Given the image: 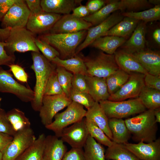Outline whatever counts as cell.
<instances>
[{"mask_svg": "<svg viewBox=\"0 0 160 160\" xmlns=\"http://www.w3.org/2000/svg\"><path fill=\"white\" fill-rule=\"evenodd\" d=\"M10 28H0V41L5 42L11 30Z\"/></svg>", "mask_w": 160, "mask_h": 160, "instance_id": "11a10c76", "label": "cell"}, {"mask_svg": "<svg viewBox=\"0 0 160 160\" xmlns=\"http://www.w3.org/2000/svg\"><path fill=\"white\" fill-rule=\"evenodd\" d=\"M0 92L11 93L24 102H31L34 92L30 88L20 84L15 80L8 71L0 66Z\"/></svg>", "mask_w": 160, "mask_h": 160, "instance_id": "9c48e42d", "label": "cell"}, {"mask_svg": "<svg viewBox=\"0 0 160 160\" xmlns=\"http://www.w3.org/2000/svg\"><path fill=\"white\" fill-rule=\"evenodd\" d=\"M140 160H160V138L149 143L141 141L137 143L123 144Z\"/></svg>", "mask_w": 160, "mask_h": 160, "instance_id": "2e32d148", "label": "cell"}, {"mask_svg": "<svg viewBox=\"0 0 160 160\" xmlns=\"http://www.w3.org/2000/svg\"><path fill=\"white\" fill-rule=\"evenodd\" d=\"M146 23L139 21L130 38L121 46V49L132 54L145 49Z\"/></svg>", "mask_w": 160, "mask_h": 160, "instance_id": "ac0fdd59", "label": "cell"}, {"mask_svg": "<svg viewBox=\"0 0 160 160\" xmlns=\"http://www.w3.org/2000/svg\"><path fill=\"white\" fill-rule=\"evenodd\" d=\"M80 0H41V5L44 12L57 14H70L76 6L80 5Z\"/></svg>", "mask_w": 160, "mask_h": 160, "instance_id": "7402d4cb", "label": "cell"}, {"mask_svg": "<svg viewBox=\"0 0 160 160\" xmlns=\"http://www.w3.org/2000/svg\"><path fill=\"white\" fill-rule=\"evenodd\" d=\"M3 153L0 150V160H2Z\"/></svg>", "mask_w": 160, "mask_h": 160, "instance_id": "91938a15", "label": "cell"}, {"mask_svg": "<svg viewBox=\"0 0 160 160\" xmlns=\"http://www.w3.org/2000/svg\"><path fill=\"white\" fill-rule=\"evenodd\" d=\"M116 62L120 69L130 74L137 73L145 75L148 72L132 54L121 49L114 54Z\"/></svg>", "mask_w": 160, "mask_h": 160, "instance_id": "ffe728a7", "label": "cell"}, {"mask_svg": "<svg viewBox=\"0 0 160 160\" xmlns=\"http://www.w3.org/2000/svg\"><path fill=\"white\" fill-rule=\"evenodd\" d=\"M72 12V15L81 18H83L90 14L86 6L81 5L74 8Z\"/></svg>", "mask_w": 160, "mask_h": 160, "instance_id": "f5cc1de1", "label": "cell"}, {"mask_svg": "<svg viewBox=\"0 0 160 160\" xmlns=\"http://www.w3.org/2000/svg\"><path fill=\"white\" fill-rule=\"evenodd\" d=\"M0 132L13 136L16 132L8 120L7 113L0 108Z\"/></svg>", "mask_w": 160, "mask_h": 160, "instance_id": "7bdbcfd3", "label": "cell"}, {"mask_svg": "<svg viewBox=\"0 0 160 160\" xmlns=\"http://www.w3.org/2000/svg\"><path fill=\"white\" fill-rule=\"evenodd\" d=\"M69 98L72 101L81 105L87 109L92 106L95 102L89 93L81 92L72 88Z\"/></svg>", "mask_w": 160, "mask_h": 160, "instance_id": "ab89813d", "label": "cell"}, {"mask_svg": "<svg viewBox=\"0 0 160 160\" xmlns=\"http://www.w3.org/2000/svg\"><path fill=\"white\" fill-rule=\"evenodd\" d=\"M62 160H86L82 148H72L65 154Z\"/></svg>", "mask_w": 160, "mask_h": 160, "instance_id": "c3c4849f", "label": "cell"}, {"mask_svg": "<svg viewBox=\"0 0 160 160\" xmlns=\"http://www.w3.org/2000/svg\"><path fill=\"white\" fill-rule=\"evenodd\" d=\"M3 152L2 160H16L36 139L30 127L17 132Z\"/></svg>", "mask_w": 160, "mask_h": 160, "instance_id": "ba28073f", "label": "cell"}, {"mask_svg": "<svg viewBox=\"0 0 160 160\" xmlns=\"http://www.w3.org/2000/svg\"><path fill=\"white\" fill-rule=\"evenodd\" d=\"M72 102L65 94L44 96L39 111L41 121L45 127L51 123L55 115Z\"/></svg>", "mask_w": 160, "mask_h": 160, "instance_id": "30bf717a", "label": "cell"}, {"mask_svg": "<svg viewBox=\"0 0 160 160\" xmlns=\"http://www.w3.org/2000/svg\"><path fill=\"white\" fill-rule=\"evenodd\" d=\"M72 88L77 91L88 93L85 76L80 74H73L72 82Z\"/></svg>", "mask_w": 160, "mask_h": 160, "instance_id": "ee69618b", "label": "cell"}, {"mask_svg": "<svg viewBox=\"0 0 160 160\" xmlns=\"http://www.w3.org/2000/svg\"><path fill=\"white\" fill-rule=\"evenodd\" d=\"M31 14L25 0H17L2 20V28H25Z\"/></svg>", "mask_w": 160, "mask_h": 160, "instance_id": "8fae6325", "label": "cell"}, {"mask_svg": "<svg viewBox=\"0 0 160 160\" xmlns=\"http://www.w3.org/2000/svg\"><path fill=\"white\" fill-rule=\"evenodd\" d=\"M83 147L86 160H105L103 146L89 135Z\"/></svg>", "mask_w": 160, "mask_h": 160, "instance_id": "1f68e13d", "label": "cell"}, {"mask_svg": "<svg viewBox=\"0 0 160 160\" xmlns=\"http://www.w3.org/2000/svg\"><path fill=\"white\" fill-rule=\"evenodd\" d=\"M57 66L62 67L73 74L87 75V70L84 61L78 55L71 58L62 59L59 57L54 59L51 62Z\"/></svg>", "mask_w": 160, "mask_h": 160, "instance_id": "f1b7e54d", "label": "cell"}, {"mask_svg": "<svg viewBox=\"0 0 160 160\" xmlns=\"http://www.w3.org/2000/svg\"><path fill=\"white\" fill-rule=\"evenodd\" d=\"M89 135L97 142L108 147L111 146L113 142L104 132L93 122L86 119Z\"/></svg>", "mask_w": 160, "mask_h": 160, "instance_id": "74e56055", "label": "cell"}, {"mask_svg": "<svg viewBox=\"0 0 160 160\" xmlns=\"http://www.w3.org/2000/svg\"><path fill=\"white\" fill-rule=\"evenodd\" d=\"M67 150L61 139L48 135L46 137L42 160H62Z\"/></svg>", "mask_w": 160, "mask_h": 160, "instance_id": "d6986e66", "label": "cell"}, {"mask_svg": "<svg viewBox=\"0 0 160 160\" xmlns=\"http://www.w3.org/2000/svg\"><path fill=\"white\" fill-rule=\"evenodd\" d=\"M108 119H121L139 114L147 110L139 98L113 101L108 100L99 102Z\"/></svg>", "mask_w": 160, "mask_h": 160, "instance_id": "277c9868", "label": "cell"}, {"mask_svg": "<svg viewBox=\"0 0 160 160\" xmlns=\"http://www.w3.org/2000/svg\"><path fill=\"white\" fill-rule=\"evenodd\" d=\"M56 73L58 81L65 94L69 98L72 88L73 74L64 68L56 65Z\"/></svg>", "mask_w": 160, "mask_h": 160, "instance_id": "8d00e7d4", "label": "cell"}, {"mask_svg": "<svg viewBox=\"0 0 160 160\" xmlns=\"http://www.w3.org/2000/svg\"><path fill=\"white\" fill-rule=\"evenodd\" d=\"M154 115L156 123H160V108L154 110Z\"/></svg>", "mask_w": 160, "mask_h": 160, "instance_id": "6f0895ef", "label": "cell"}, {"mask_svg": "<svg viewBox=\"0 0 160 160\" xmlns=\"http://www.w3.org/2000/svg\"><path fill=\"white\" fill-rule=\"evenodd\" d=\"M138 97L147 109L154 110L160 107V91L145 85Z\"/></svg>", "mask_w": 160, "mask_h": 160, "instance_id": "d6a6232c", "label": "cell"}, {"mask_svg": "<svg viewBox=\"0 0 160 160\" xmlns=\"http://www.w3.org/2000/svg\"><path fill=\"white\" fill-rule=\"evenodd\" d=\"M65 94L55 72L49 79L46 85L44 96H52Z\"/></svg>", "mask_w": 160, "mask_h": 160, "instance_id": "b9f144b4", "label": "cell"}, {"mask_svg": "<svg viewBox=\"0 0 160 160\" xmlns=\"http://www.w3.org/2000/svg\"><path fill=\"white\" fill-rule=\"evenodd\" d=\"M144 82L145 86L160 91V75H153L148 73L145 75Z\"/></svg>", "mask_w": 160, "mask_h": 160, "instance_id": "7dc6e473", "label": "cell"}, {"mask_svg": "<svg viewBox=\"0 0 160 160\" xmlns=\"http://www.w3.org/2000/svg\"><path fill=\"white\" fill-rule=\"evenodd\" d=\"M85 118L101 129L112 141V135L108 126L109 119L98 102H95L92 106L87 109Z\"/></svg>", "mask_w": 160, "mask_h": 160, "instance_id": "cb8c5ba5", "label": "cell"}, {"mask_svg": "<svg viewBox=\"0 0 160 160\" xmlns=\"http://www.w3.org/2000/svg\"><path fill=\"white\" fill-rule=\"evenodd\" d=\"M108 0H91L88 1L86 7L90 14L94 13L101 9L107 3Z\"/></svg>", "mask_w": 160, "mask_h": 160, "instance_id": "681fc988", "label": "cell"}, {"mask_svg": "<svg viewBox=\"0 0 160 160\" xmlns=\"http://www.w3.org/2000/svg\"><path fill=\"white\" fill-rule=\"evenodd\" d=\"M86 112L83 106L72 101L65 110L56 114L54 120L45 127L60 137L64 129L82 120L85 117Z\"/></svg>", "mask_w": 160, "mask_h": 160, "instance_id": "52a82bcc", "label": "cell"}, {"mask_svg": "<svg viewBox=\"0 0 160 160\" xmlns=\"http://www.w3.org/2000/svg\"><path fill=\"white\" fill-rule=\"evenodd\" d=\"M35 34L25 28H11L5 42V49L9 55L15 56V52H39L35 42Z\"/></svg>", "mask_w": 160, "mask_h": 160, "instance_id": "5b68a950", "label": "cell"}, {"mask_svg": "<svg viewBox=\"0 0 160 160\" xmlns=\"http://www.w3.org/2000/svg\"><path fill=\"white\" fill-rule=\"evenodd\" d=\"M108 126L111 133L112 141L116 143L123 144L128 142L131 135L123 119H108Z\"/></svg>", "mask_w": 160, "mask_h": 160, "instance_id": "d4e9b609", "label": "cell"}, {"mask_svg": "<svg viewBox=\"0 0 160 160\" xmlns=\"http://www.w3.org/2000/svg\"><path fill=\"white\" fill-rule=\"evenodd\" d=\"M153 38L155 42L159 45L160 44V29H156L153 33Z\"/></svg>", "mask_w": 160, "mask_h": 160, "instance_id": "9f6ffc18", "label": "cell"}, {"mask_svg": "<svg viewBox=\"0 0 160 160\" xmlns=\"http://www.w3.org/2000/svg\"><path fill=\"white\" fill-rule=\"evenodd\" d=\"M13 137L0 132V150L3 153L12 140Z\"/></svg>", "mask_w": 160, "mask_h": 160, "instance_id": "db71d44e", "label": "cell"}, {"mask_svg": "<svg viewBox=\"0 0 160 160\" xmlns=\"http://www.w3.org/2000/svg\"><path fill=\"white\" fill-rule=\"evenodd\" d=\"M46 136L40 135L33 143L16 160H42Z\"/></svg>", "mask_w": 160, "mask_h": 160, "instance_id": "f546056e", "label": "cell"}, {"mask_svg": "<svg viewBox=\"0 0 160 160\" xmlns=\"http://www.w3.org/2000/svg\"><path fill=\"white\" fill-rule=\"evenodd\" d=\"M25 1L31 14H37L44 11L41 5V0H26Z\"/></svg>", "mask_w": 160, "mask_h": 160, "instance_id": "f907efd6", "label": "cell"}, {"mask_svg": "<svg viewBox=\"0 0 160 160\" xmlns=\"http://www.w3.org/2000/svg\"><path fill=\"white\" fill-rule=\"evenodd\" d=\"M148 1L150 4H154L155 6L160 5L159 0H149Z\"/></svg>", "mask_w": 160, "mask_h": 160, "instance_id": "680465c9", "label": "cell"}, {"mask_svg": "<svg viewBox=\"0 0 160 160\" xmlns=\"http://www.w3.org/2000/svg\"><path fill=\"white\" fill-rule=\"evenodd\" d=\"M132 54L148 73L160 75V55L159 52L144 49Z\"/></svg>", "mask_w": 160, "mask_h": 160, "instance_id": "44dd1931", "label": "cell"}, {"mask_svg": "<svg viewBox=\"0 0 160 160\" xmlns=\"http://www.w3.org/2000/svg\"><path fill=\"white\" fill-rule=\"evenodd\" d=\"M87 30L68 33H47L39 38L54 48L59 53L62 59H66L76 55L77 48L85 39Z\"/></svg>", "mask_w": 160, "mask_h": 160, "instance_id": "3957f363", "label": "cell"}, {"mask_svg": "<svg viewBox=\"0 0 160 160\" xmlns=\"http://www.w3.org/2000/svg\"><path fill=\"white\" fill-rule=\"evenodd\" d=\"M120 9V1L108 0L106 4L97 12L82 19L95 26L107 18L112 13Z\"/></svg>", "mask_w": 160, "mask_h": 160, "instance_id": "83f0119b", "label": "cell"}, {"mask_svg": "<svg viewBox=\"0 0 160 160\" xmlns=\"http://www.w3.org/2000/svg\"><path fill=\"white\" fill-rule=\"evenodd\" d=\"M88 93L95 102L108 100L109 93L106 78L85 76Z\"/></svg>", "mask_w": 160, "mask_h": 160, "instance_id": "603a6c76", "label": "cell"}, {"mask_svg": "<svg viewBox=\"0 0 160 160\" xmlns=\"http://www.w3.org/2000/svg\"><path fill=\"white\" fill-rule=\"evenodd\" d=\"M35 42L39 51L49 61L51 62L56 57H59V52L47 42L36 38H35Z\"/></svg>", "mask_w": 160, "mask_h": 160, "instance_id": "60d3db41", "label": "cell"}, {"mask_svg": "<svg viewBox=\"0 0 160 160\" xmlns=\"http://www.w3.org/2000/svg\"><path fill=\"white\" fill-rule=\"evenodd\" d=\"M121 14L124 17L133 18L146 23L156 21L160 19V5L155 6L143 11L123 12Z\"/></svg>", "mask_w": 160, "mask_h": 160, "instance_id": "e575fe53", "label": "cell"}, {"mask_svg": "<svg viewBox=\"0 0 160 160\" xmlns=\"http://www.w3.org/2000/svg\"><path fill=\"white\" fill-rule=\"evenodd\" d=\"M89 135L85 118L64 129L60 136L72 148H82Z\"/></svg>", "mask_w": 160, "mask_h": 160, "instance_id": "5bb4252c", "label": "cell"}, {"mask_svg": "<svg viewBox=\"0 0 160 160\" xmlns=\"http://www.w3.org/2000/svg\"><path fill=\"white\" fill-rule=\"evenodd\" d=\"M130 74L119 68L106 78L110 95L117 91L127 81Z\"/></svg>", "mask_w": 160, "mask_h": 160, "instance_id": "d590c367", "label": "cell"}, {"mask_svg": "<svg viewBox=\"0 0 160 160\" xmlns=\"http://www.w3.org/2000/svg\"><path fill=\"white\" fill-rule=\"evenodd\" d=\"M8 66L17 79L24 83H27L28 75L23 67L15 64H11Z\"/></svg>", "mask_w": 160, "mask_h": 160, "instance_id": "f6af8a7d", "label": "cell"}, {"mask_svg": "<svg viewBox=\"0 0 160 160\" xmlns=\"http://www.w3.org/2000/svg\"><path fill=\"white\" fill-rule=\"evenodd\" d=\"M126 41V39L114 36L100 37L95 40L90 45L92 47L100 50L106 54L112 55L116 49Z\"/></svg>", "mask_w": 160, "mask_h": 160, "instance_id": "484cf974", "label": "cell"}, {"mask_svg": "<svg viewBox=\"0 0 160 160\" xmlns=\"http://www.w3.org/2000/svg\"><path fill=\"white\" fill-rule=\"evenodd\" d=\"M105 157L107 160H140L123 144L114 142L108 147L105 151Z\"/></svg>", "mask_w": 160, "mask_h": 160, "instance_id": "4dcf8cb0", "label": "cell"}, {"mask_svg": "<svg viewBox=\"0 0 160 160\" xmlns=\"http://www.w3.org/2000/svg\"><path fill=\"white\" fill-rule=\"evenodd\" d=\"M92 26L91 23L82 18H78L70 14L62 16L50 30L49 33H75L87 30Z\"/></svg>", "mask_w": 160, "mask_h": 160, "instance_id": "9a60e30c", "label": "cell"}, {"mask_svg": "<svg viewBox=\"0 0 160 160\" xmlns=\"http://www.w3.org/2000/svg\"><path fill=\"white\" fill-rule=\"evenodd\" d=\"M62 16L61 15L44 11L37 14H30L26 28L34 34L44 33L49 31Z\"/></svg>", "mask_w": 160, "mask_h": 160, "instance_id": "e0dca14e", "label": "cell"}, {"mask_svg": "<svg viewBox=\"0 0 160 160\" xmlns=\"http://www.w3.org/2000/svg\"><path fill=\"white\" fill-rule=\"evenodd\" d=\"M151 5L147 0H121L120 1L119 10L123 12L127 10L133 12L145 8H149Z\"/></svg>", "mask_w": 160, "mask_h": 160, "instance_id": "f35d334b", "label": "cell"}, {"mask_svg": "<svg viewBox=\"0 0 160 160\" xmlns=\"http://www.w3.org/2000/svg\"><path fill=\"white\" fill-rule=\"evenodd\" d=\"M8 120L14 130L17 132L30 127L31 123L25 113L18 108H14L7 113Z\"/></svg>", "mask_w": 160, "mask_h": 160, "instance_id": "836d02e7", "label": "cell"}, {"mask_svg": "<svg viewBox=\"0 0 160 160\" xmlns=\"http://www.w3.org/2000/svg\"><path fill=\"white\" fill-rule=\"evenodd\" d=\"M1 100H2L1 98L0 97V102L1 101Z\"/></svg>", "mask_w": 160, "mask_h": 160, "instance_id": "94428289", "label": "cell"}, {"mask_svg": "<svg viewBox=\"0 0 160 160\" xmlns=\"http://www.w3.org/2000/svg\"><path fill=\"white\" fill-rule=\"evenodd\" d=\"M124 17L121 13L114 12L100 23L94 27L89 28L87 31L84 40L77 48L76 55L89 46L96 39L102 36L104 33L121 21Z\"/></svg>", "mask_w": 160, "mask_h": 160, "instance_id": "4fadbf2b", "label": "cell"}, {"mask_svg": "<svg viewBox=\"0 0 160 160\" xmlns=\"http://www.w3.org/2000/svg\"><path fill=\"white\" fill-rule=\"evenodd\" d=\"M6 43L0 41V66L1 65H9L14 64L15 56L9 55L5 49Z\"/></svg>", "mask_w": 160, "mask_h": 160, "instance_id": "bcb514c9", "label": "cell"}, {"mask_svg": "<svg viewBox=\"0 0 160 160\" xmlns=\"http://www.w3.org/2000/svg\"><path fill=\"white\" fill-rule=\"evenodd\" d=\"M124 121L133 140L149 143L157 139L158 129L155 121L154 110L147 109Z\"/></svg>", "mask_w": 160, "mask_h": 160, "instance_id": "7a4b0ae2", "label": "cell"}, {"mask_svg": "<svg viewBox=\"0 0 160 160\" xmlns=\"http://www.w3.org/2000/svg\"><path fill=\"white\" fill-rule=\"evenodd\" d=\"M31 56L33 63L31 68L35 73L36 81L33 90L34 98L31 103L33 109L39 111L47 83L55 72L56 65L48 60L40 52H32Z\"/></svg>", "mask_w": 160, "mask_h": 160, "instance_id": "6da1fadb", "label": "cell"}, {"mask_svg": "<svg viewBox=\"0 0 160 160\" xmlns=\"http://www.w3.org/2000/svg\"><path fill=\"white\" fill-rule=\"evenodd\" d=\"M140 21L124 17L119 23L113 26L103 35L114 36L127 39L134 31Z\"/></svg>", "mask_w": 160, "mask_h": 160, "instance_id": "4316f807", "label": "cell"}, {"mask_svg": "<svg viewBox=\"0 0 160 160\" xmlns=\"http://www.w3.org/2000/svg\"><path fill=\"white\" fill-rule=\"evenodd\" d=\"M145 75L139 73H131L127 81L117 91L110 95L108 100L119 101L138 97L145 86Z\"/></svg>", "mask_w": 160, "mask_h": 160, "instance_id": "7c38bea8", "label": "cell"}, {"mask_svg": "<svg viewBox=\"0 0 160 160\" xmlns=\"http://www.w3.org/2000/svg\"><path fill=\"white\" fill-rule=\"evenodd\" d=\"M81 57L88 75L106 78L119 69L114 54H108L101 51L92 57Z\"/></svg>", "mask_w": 160, "mask_h": 160, "instance_id": "8992f818", "label": "cell"}, {"mask_svg": "<svg viewBox=\"0 0 160 160\" xmlns=\"http://www.w3.org/2000/svg\"><path fill=\"white\" fill-rule=\"evenodd\" d=\"M16 0H0V21H2L10 8Z\"/></svg>", "mask_w": 160, "mask_h": 160, "instance_id": "816d5d0a", "label": "cell"}]
</instances>
